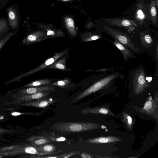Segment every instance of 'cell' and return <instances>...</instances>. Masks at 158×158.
<instances>
[{"label":"cell","mask_w":158,"mask_h":158,"mask_svg":"<svg viewBox=\"0 0 158 158\" xmlns=\"http://www.w3.org/2000/svg\"><path fill=\"white\" fill-rule=\"evenodd\" d=\"M129 85L135 95H138L150 87L152 77H147L143 65L131 70L129 73Z\"/></svg>","instance_id":"1"},{"label":"cell","mask_w":158,"mask_h":158,"mask_svg":"<svg viewBox=\"0 0 158 158\" xmlns=\"http://www.w3.org/2000/svg\"><path fill=\"white\" fill-rule=\"evenodd\" d=\"M101 125L89 122H60L53 124L50 128L62 133H82L98 129Z\"/></svg>","instance_id":"2"},{"label":"cell","mask_w":158,"mask_h":158,"mask_svg":"<svg viewBox=\"0 0 158 158\" xmlns=\"http://www.w3.org/2000/svg\"><path fill=\"white\" fill-rule=\"evenodd\" d=\"M138 112L145 114L158 121V94L156 90L153 98L152 96L149 97L145 102L143 106L141 108H136Z\"/></svg>","instance_id":"3"},{"label":"cell","mask_w":158,"mask_h":158,"mask_svg":"<svg viewBox=\"0 0 158 158\" xmlns=\"http://www.w3.org/2000/svg\"><path fill=\"white\" fill-rule=\"evenodd\" d=\"M68 52V48H67L60 52L55 53V55L47 59L41 65L32 70L20 74L13 78L12 79L8 81L7 83L10 84L16 81H18L23 77L29 76L42 69H45L47 67L52 64L57 60L65 55Z\"/></svg>","instance_id":"4"},{"label":"cell","mask_w":158,"mask_h":158,"mask_svg":"<svg viewBox=\"0 0 158 158\" xmlns=\"http://www.w3.org/2000/svg\"><path fill=\"white\" fill-rule=\"evenodd\" d=\"M6 11L9 25L13 29H17L21 21L20 12L17 6L11 5L6 8Z\"/></svg>","instance_id":"5"},{"label":"cell","mask_w":158,"mask_h":158,"mask_svg":"<svg viewBox=\"0 0 158 158\" xmlns=\"http://www.w3.org/2000/svg\"><path fill=\"white\" fill-rule=\"evenodd\" d=\"M50 92H51L49 91L42 92L31 94L22 95L16 98L13 101L7 102L5 104L7 105L18 104L24 102L46 98L49 95Z\"/></svg>","instance_id":"6"},{"label":"cell","mask_w":158,"mask_h":158,"mask_svg":"<svg viewBox=\"0 0 158 158\" xmlns=\"http://www.w3.org/2000/svg\"><path fill=\"white\" fill-rule=\"evenodd\" d=\"M55 90L53 86L49 85L46 86L30 87L22 89L18 91L16 94L12 96L13 98L15 99L23 95L31 94L39 92H52Z\"/></svg>","instance_id":"7"},{"label":"cell","mask_w":158,"mask_h":158,"mask_svg":"<svg viewBox=\"0 0 158 158\" xmlns=\"http://www.w3.org/2000/svg\"><path fill=\"white\" fill-rule=\"evenodd\" d=\"M7 153H2L1 154L5 155H14L19 153H22L39 155L51 154L49 153L40 152L37 149L36 147L28 144L25 145L23 147H21V148H16V149L13 151L8 152Z\"/></svg>","instance_id":"8"},{"label":"cell","mask_w":158,"mask_h":158,"mask_svg":"<svg viewBox=\"0 0 158 158\" xmlns=\"http://www.w3.org/2000/svg\"><path fill=\"white\" fill-rule=\"evenodd\" d=\"M56 100L52 98H44L20 104L21 106L44 108L55 102Z\"/></svg>","instance_id":"9"},{"label":"cell","mask_w":158,"mask_h":158,"mask_svg":"<svg viewBox=\"0 0 158 158\" xmlns=\"http://www.w3.org/2000/svg\"><path fill=\"white\" fill-rule=\"evenodd\" d=\"M81 113L83 115L89 114H104L115 116L107 106L88 107L82 109Z\"/></svg>","instance_id":"10"},{"label":"cell","mask_w":158,"mask_h":158,"mask_svg":"<svg viewBox=\"0 0 158 158\" xmlns=\"http://www.w3.org/2000/svg\"><path fill=\"white\" fill-rule=\"evenodd\" d=\"M46 32L43 31L34 32L25 37L23 40V43L30 44L40 42L46 39Z\"/></svg>","instance_id":"11"},{"label":"cell","mask_w":158,"mask_h":158,"mask_svg":"<svg viewBox=\"0 0 158 158\" xmlns=\"http://www.w3.org/2000/svg\"><path fill=\"white\" fill-rule=\"evenodd\" d=\"M106 39L111 42L121 52L125 62L130 59L137 58L134 53L117 40L114 39V41H112L107 39Z\"/></svg>","instance_id":"12"},{"label":"cell","mask_w":158,"mask_h":158,"mask_svg":"<svg viewBox=\"0 0 158 158\" xmlns=\"http://www.w3.org/2000/svg\"><path fill=\"white\" fill-rule=\"evenodd\" d=\"M122 139L116 136H102L90 139L87 140V142L91 143H105L118 142Z\"/></svg>","instance_id":"13"},{"label":"cell","mask_w":158,"mask_h":158,"mask_svg":"<svg viewBox=\"0 0 158 158\" xmlns=\"http://www.w3.org/2000/svg\"><path fill=\"white\" fill-rule=\"evenodd\" d=\"M27 140L31 145L35 147H38L52 142L47 137L39 135L30 136L27 138Z\"/></svg>","instance_id":"14"},{"label":"cell","mask_w":158,"mask_h":158,"mask_svg":"<svg viewBox=\"0 0 158 158\" xmlns=\"http://www.w3.org/2000/svg\"><path fill=\"white\" fill-rule=\"evenodd\" d=\"M69 56V55H67L59 60L58 59L54 63L47 67L45 69H56L66 71H70L66 65V62Z\"/></svg>","instance_id":"15"},{"label":"cell","mask_w":158,"mask_h":158,"mask_svg":"<svg viewBox=\"0 0 158 158\" xmlns=\"http://www.w3.org/2000/svg\"><path fill=\"white\" fill-rule=\"evenodd\" d=\"M36 147L40 152L51 154H56L64 152L62 150L56 151L57 149L56 146L52 144L46 143Z\"/></svg>","instance_id":"16"},{"label":"cell","mask_w":158,"mask_h":158,"mask_svg":"<svg viewBox=\"0 0 158 158\" xmlns=\"http://www.w3.org/2000/svg\"><path fill=\"white\" fill-rule=\"evenodd\" d=\"M64 19L65 25L69 33L73 36H76L77 31L73 19L70 17H65Z\"/></svg>","instance_id":"17"},{"label":"cell","mask_w":158,"mask_h":158,"mask_svg":"<svg viewBox=\"0 0 158 158\" xmlns=\"http://www.w3.org/2000/svg\"><path fill=\"white\" fill-rule=\"evenodd\" d=\"M101 38H104L100 34L92 32L83 33L80 37V41L82 42L94 41Z\"/></svg>","instance_id":"18"},{"label":"cell","mask_w":158,"mask_h":158,"mask_svg":"<svg viewBox=\"0 0 158 158\" xmlns=\"http://www.w3.org/2000/svg\"><path fill=\"white\" fill-rule=\"evenodd\" d=\"M50 85L63 88L69 89L73 87L74 85L73 83L69 78H65L62 80L56 81Z\"/></svg>","instance_id":"19"},{"label":"cell","mask_w":158,"mask_h":158,"mask_svg":"<svg viewBox=\"0 0 158 158\" xmlns=\"http://www.w3.org/2000/svg\"><path fill=\"white\" fill-rule=\"evenodd\" d=\"M55 82V81L50 79H45L36 80L25 85L26 87L40 86L49 85Z\"/></svg>","instance_id":"20"},{"label":"cell","mask_w":158,"mask_h":158,"mask_svg":"<svg viewBox=\"0 0 158 158\" xmlns=\"http://www.w3.org/2000/svg\"><path fill=\"white\" fill-rule=\"evenodd\" d=\"M123 122L125 124L127 128L129 130H131L133 122L132 117L127 113L124 112L123 113Z\"/></svg>","instance_id":"21"},{"label":"cell","mask_w":158,"mask_h":158,"mask_svg":"<svg viewBox=\"0 0 158 158\" xmlns=\"http://www.w3.org/2000/svg\"><path fill=\"white\" fill-rule=\"evenodd\" d=\"M45 111H42L39 112H13L10 113V114L12 116H16L21 115H32L35 116H41L44 114L45 112Z\"/></svg>","instance_id":"22"},{"label":"cell","mask_w":158,"mask_h":158,"mask_svg":"<svg viewBox=\"0 0 158 158\" xmlns=\"http://www.w3.org/2000/svg\"><path fill=\"white\" fill-rule=\"evenodd\" d=\"M9 24L6 18H0V33H3L7 31L8 29Z\"/></svg>","instance_id":"23"},{"label":"cell","mask_w":158,"mask_h":158,"mask_svg":"<svg viewBox=\"0 0 158 158\" xmlns=\"http://www.w3.org/2000/svg\"><path fill=\"white\" fill-rule=\"evenodd\" d=\"M15 35V33L13 32H10L4 36L0 40V49L2 48L8 40Z\"/></svg>","instance_id":"24"},{"label":"cell","mask_w":158,"mask_h":158,"mask_svg":"<svg viewBox=\"0 0 158 158\" xmlns=\"http://www.w3.org/2000/svg\"><path fill=\"white\" fill-rule=\"evenodd\" d=\"M46 137H48L49 139L51 140L52 142H60L64 141L66 140V139L63 137H60L56 136L55 137L54 135L52 136L51 135H46Z\"/></svg>","instance_id":"25"},{"label":"cell","mask_w":158,"mask_h":158,"mask_svg":"<svg viewBox=\"0 0 158 158\" xmlns=\"http://www.w3.org/2000/svg\"><path fill=\"white\" fill-rule=\"evenodd\" d=\"M80 152L78 151H70L68 153L62 154V158H66L74 156L76 155L80 154Z\"/></svg>","instance_id":"26"},{"label":"cell","mask_w":158,"mask_h":158,"mask_svg":"<svg viewBox=\"0 0 158 158\" xmlns=\"http://www.w3.org/2000/svg\"><path fill=\"white\" fill-rule=\"evenodd\" d=\"M9 0H0V10L7 4Z\"/></svg>","instance_id":"27"},{"label":"cell","mask_w":158,"mask_h":158,"mask_svg":"<svg viewBox=\"0 0 158 158\" xmlns=\"http://www.w3.org/2000/svg\"><path fill=\"white\" fill-rule=\"evenodd\" d=\"M81 156L83 158H93V156L90 154L85 152H83L81 154Z\"/></svg>","instance_id":"28"},{"label":"cell","mask_w":158,"mask_h":158,"mask_svg":"<svg viewBox=\"0 0 158 158\" xmlns=\"http://www.w3.org/2000/svg\"><path fill=\"white\" fill-rule=\"evenodd\" d=\"M122 25L125 27H127L131 25L130 22L127 20H124L122 22Z\"/></svg>","instance_id":"29"},{"label":"cell","mask_w":158,"mask_h":158,"mask_svg":"<svg viewBox=\"0 0 158 158\" xmlns=\"http://www.w3.org/2000/svg\"><path fill=\"white\" fill-rule=\"evenodd\" d=\"M12 132L10 130L4 129L0 127V134L10 133Z\"/></svg>","instance_id":"30"},{"label":"cell","mask_w":158,"mask_h":158,"mask_svg":"<svg viewBox=\"0 0 158 158\" xmlns=\"http://www.w3.org/2000/svg\"><path fill=\"white\" fill-rule=\"evenodd\" d=\"M151 12L152 15L154 16L156 14V10L155 7H152L151 9Z\"/></svg>","instance_id":"31"},{"label":"cell","mask_w":158,"mask_h":158,"mask_svg":"<svg viewBox=\"0 0 158 158\" xmlns=\"http://www.w3.org/2000/svg\"><path fill=\"white\" fill-rule=\"evenodd\" d=\"M138 14L139 18L141 19L143 18L144 17L143 15L142 11L141 10H139L138 11Z\"/></svg>","instance_id":"32"},{"label":"cell","mask_w":158,"mask_h":158,"mask_svg":"<svg viewBox=\"0 0 158 158\" xmlns=\"http://www.w3.org/2000/svg\"><path fill=\"white\" fill-rule=\"evenodd\" d=\"M5 117L2 114L0 113V121L4 119Z\"/></svg>","instance_id":"33"},{"label":"cell","mask_w":158,"mask_h":158,"mask_svg":"<svg viewBox=\"0 0 158 158\" xmlns=\"http://www.w3.org/2000/svg\"><path fill=\"white\" fill-rule=\"evenodd\" d=\"M64 2H68L73 0H60Z\"/></svg>","instance_id":"34"},{"label":"cell","mask_w":158,"mask_h":158,"mask_svg":"<svg viewBox=\"0 0 158 158\" xmlns=\"http://www.w3.org/2000/svg\"><path fill=\"white\" fill-rule=\"evenodd\" d=\"M3 33H0V38L1 37L2 35L3 34Z\"/></svg>","instance_id":"35"},{"label":"cell","mask_w":158,"mask_h":158,"mask_svg":"<svg viewBox=\"0 0 158 158\" xmlns=\"http://www.w3.org/2000/svg\"><path fill=\"white\" fill-rule=\"evenodd\" d=\"M3 156H0V157H2Z\"/></svg>","instance_id":"36"}]
</instances>
